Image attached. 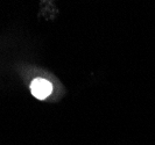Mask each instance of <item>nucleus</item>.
<instances>
[{
    "instance_id": "1",
    "label": "nucleus",
    "mask_w": 155,
    "mask_h": 145,
    "mask_svg": "<svg viewBox=\"0 0 155 145\" xmlns=\"http://www.w3.org/2000/svg\"><path fill=\"white\" fill-rule=\"evenodd\" d=\"M53 91V86L51 84L43 79V78H36L31 81V94L39 100L46 99L47 96L51 93Z\"/></svg>"
}]
</instances>
